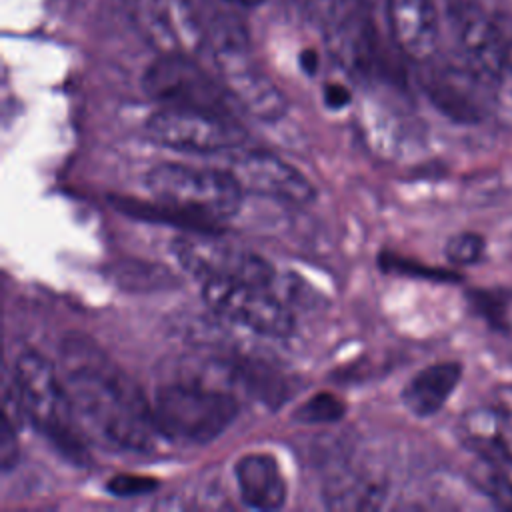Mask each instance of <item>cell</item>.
<instances>
[{
    "label": "cell",
    "instance_id": "4fadbf2b",
    "mask_svg": "<svg viewBox=\"0 0 512 512\" xmlns=\"http://www.w3.org/2000/svg\"><path fill=\"white\" fill-rule=\"evenodd\" d=\"M230 172L248 192L290 204H308L316 198L312 182L272 152L252 150L234 158Z\"/></svg>",
    "mask_w": 512,
    "mask_h": 512
},
{
    "label": "cell",
    "instance_id": "30bf717a",
    "mask_svg": "<svg viewBox=\"0 0 512 512\" xmlns=\"http://www.w3.org/2000/svg\"><path fill=\"white\" fill-rule=\"evenodd\" d=\"M140 38L158 54L192 56L206 44L204 22L192 0H124Z\"/></svg>",
    "mask_w": 512,
    "mask_h": 512
},
{
    "label": "cell",
    "instance_id": "7a4b0ae2",
    "mask_svg": "<svg viewBox=\"0 0 512 512\" xmlns=\"http://www.w3.org/2000/svg\"><path fill=\"white\" fill-rule=\"evenodd\" d=\"M12 382L22 410L34 428L48 438L62 456L78 466L84 464L88 460L86 434L58 368L38 352L26 350L14 360Z\"/></svg>",
    "mask_w": 512,
    "mask_h": 512
},
{
    "label": "cell",
    "instance_id": "ba28073f",
    "mask_svg": "<svg viewBox=\"0 0 512 512\" xmlns=\"http://www.w3.org/2000/svg\"><path fill=\"white\" fill-rule=\"evenodd\" d=\"M172 252L178 264L202 282L230 280L270 288L276 276L266 258L242 246L218 240L210 236V232H194L192 236L176 238Z\"/></svg>",
    "mask_w": 512,
    "mask_h": 512
},
{
    "label": "cell",
    "instance_id": "f1b7e54d",
    "mask_svg": "<svg viewBox=\"0 0 512 512\" xmlns=\"http://www.w3.org/2000/svg\"><path fill=\"white\" fill-rule=\"evenodd\" d=\"M228 2L238 4V6H258V4H262L264 0H228Z\"/></svg>",
    "mask_w": 512,
    "mask_h": 512
},
{
    "label": "cell",
    "instance_id": "603a6c76",
    "mask_svg": "<svg viewBox=\"0 0 512 512\" xmlns=\"http://www.w3.org/2000/svg\"><path fill=\"white\" fill-rule=\"evenodd\" d=\"M344 402L332 392H318L310 396L296 412L294 420L302 424H328L344 416Z\"/></svg>",
    "mask_w": 512,
    "mask_h": 512
},
{
    "label": "cell",
    "instance_id": "2e32d148",
    "mask_svg": "<svg viewBox=\"0 0 512 512\" xmlns=\"http://www.w3.org/2000/svg\"><path fill=\"white\" fill-rule=\"evenodd\" d=\"M456 430L478 458L512 460V418L492 402L464 412Z\"/></svg>",
    "mask_w": 512,
    "mask_h": 512
},
{
    "label": "cell",
    "instance_id": "52a82bcc",
    "mask_svg": "<svg viewBox=\"0 0 512 512\" xmlns=\"http://www.w3.org/2000/svg\"><path fill=\"white\" fill-rule=\"evenodd\" d=\"M202 298L218 316L244 326L260 336L284 338L294 330L290 306L272 294V288L248 282L206 280Z\"/></svg>",
    "mask_w": 512,
    "mask_h": 512
},
{
    "label": "cell",
    "instance_id": "44dd1931",
    "mask_svg": "<svg viewBox=\"0 0 512 512\" xmlns=\"http://www.w3.org/2000/svg\"><path fill=\"white\" fill-rule=\"evenodd\" d=\"M470 306L492 328L508 332L512 328V292L504 288H476L468 292Z\"/></svg>",
    "mask_w": 512,
    "mask_h": 512
},
{
    "label": "cell",
    "instance_id": "4dcf8cb0",
    "mask_svg": "<svg viewBox=\"0 0 512 512\" xmlns=\"http://www.w3.org/2000/svg\"><path fill=\"white\" fill-rule=\"evenodd\" d=\"M358 2H360L362 6H366V8H372V6H374L378 0H358Z\"/></svg>",
    "mask_w": 512,
    "mask_h": 512
},
{
    "label": "cell",
    "instance_id": "484cf974",
    "mask_svg": "<svg viewBox=\"0 0 512 512\" xmlns=\"http://www.w3.org/2000/svg\"><path fill=\"white\" fill-rule=\"evenodd\" d=\"M322 96H324V104L332 110H340V108L348 106L350 100H352L350 90L344 84H338V82H328L324 86Z\"/></svg>",
    "mask_w": 512,
    "mask_h": 512
},
{
    "label": "cell",
    "instance_id": "5b68a950",
    "mask_svg": "<svg viewBox=\"0 0 512 512\" xmlns=\"http://www.w3.org/2000/svg\"><path fill=\"white\" fill-rule=\"evenodd\" d=\"M218 80L234 104L260 120H276L286 112V98L274 80L254 60L244 26L232 18H216L204 28Z\"/></svg>",
    "mask_w": 512,
    "mask_h": 512
},
{
    "label": "cell",
    "instance_id": "d6986e66",
    "mask_svg": "<svg viewBox=\"0 0 512 512\" xmlns=\"http://www.w3.org/2000/svg\"><path fill=\"white\" fill-rule=\"evenodd\" d=\"M324 500L334 510H376L386 500V486L368 474L344 470L328 480Z\"/></svg>",
    "mask_w": 512,
    "mask_h": 512
},
{
    "label": "cell",
    "instance_id": "5bb4252c",
    "mask_svg": "<svg viewBox=\"0 0 512 512\" xmlns=\"http://www.w3.org/2000/svg\"><path fill=\"white\" fill-rule=\"evenodd\" d=\"M394 44L414 62H428L438 50V12L432 0H386Z\"/></svg>",
    "mask_w": 512,
    "mask_h": 512
},
{
    "label": "cell",
    "instance_id": "f546056e",
    "mask_svg": "<svg viewBox=\"0 0 512 512\" xmlns=\"http://www.w3.org/2000/svg\"><path fill=\"white\" fill-rule=\"evenodd\" d=\"M506 72H512V34L508 42V58H506Z\"/></svg>",
    "mask_w": 512,
    "mask_h": 512
},
{
    "label": "cell",
    "instance_id": "9c48e42d",
    "mask_svg": "<svg viewBox=\"0 0 512 512\" xmlns=\"http://www.w3.org/2000/svg\"><path fill=\"white\" fill-rule=\"evenodd\" d=\"M146 132L160 146L196 154L230 150L246 138L244 128L230 114L166 106L148 118Z\"/></svg>",
    "mask_w": 512,
    "mask_h": 512
},
{
    "label": "cell",
    "instance_id": "3957f363",
    "mask_svg": "<svg viewBox=\"0 0 512 512\" xmlns=\"http://www.w3.org/2000/svg\"><path fill=\"white\" fill-rule=\"evenodd\" d=\"M146 186L154 200L184 218L198 232H214L216 222L232 218L242 206L244 188L228 170L196 168L162 162L146 174Z\"/></svg>",
    "mask_w": 512,
    "mask_h": 512
},
{
    "label": "cell",
    "instance_id": "277c9868",
    "mask_svg": "<svg viewBox=\"0 0 512 512\" xmlns=\"http://www.w3.org/2000/svg\"><path fill=\"white\" fill-rule=\"evenodd\" d=\"M150 406L158 434L188 446L216 440L238 416V396L202 380L166 382L154 390Z\"/></svg>",
    "mask_w": 512,
    "mask_h": 512
},
{
    "label": "cell",
    "instance_id": "7402d4cb",
    "mask_svg": "<svg viewBox=\"0 0 512 512\" xmlns=\"http://www.w3.org/2000/svg\"><path fill=\"white\" fill-rule=\"evenodd\" d=\"M292 4L298 14L322 30V34L348 16L356 6H362L358 0H292Z\"/></svg>",
    "mask_w": 512,
    "mask_h": 512
},
{
    "label": "cell",
    "instance_id": "e0dca14e",
    "mask_svg": "<svg viewBox=\"0 0 512 512\" xmlns=\"http://www.w3.org/2000/svg\"><path fill=\"white\" fill-rule=\"evenodd\" d=\"M240 498L254 510H276L286 500V482L274 456L248 452L234 464Z\"/></svg>",
    "mask_w": 512,
    "mask_h": 512
},
{
    "label": "cell",
    "instance_id": "9a60e30c",
    "mask_svg": "<svg viewBox=\"0 0 512 512\" xmlns=\"http://www.w3.org/2000/svg\"><path fill=\"white\" fill-rule=\"evenodd\" d=\"M366 6H356L336 26L324 32L330 54L352 74L370 78L380 68L376 30L366 14Z\"/></svg>",
    "mask_w": 512,
    "mask_h": 512
},
{
    "label": "cell",
    "instance_id": "d4e9b609",
    "mask_svg": "<svg viewBox=\"0 0 512 512\" xmlns=\"http://www.w3.org/2000/svg\"><path fill=\"white\" fill-rule=\"evenodd\" d=\"M158 488V480L142 474H116L106 482V490L118 498H134L140 494L154 492Z\"/></svg>",
    "mask_w": 512,
    "mask_h": 512
},
{
    "label": "cell",
    "instance_id": "6da1fadb",
    "mask_svg": "<svg viewBox=\"0 0 512 512\" xmlns=\"http://www.w3.org/2000/svg\"><path fill=\"white\" fill-rule=\"evenodd\" d=\"M58 364L86 438L124 452L152 448L158 430L150 402L90 338L66 336Z\"/></svg>",
    "mask_w": 512,
    "mask_h": 512
},
{
    "label": "cell",
    "instance_id": "4316f807",
    "mask_svg": "<svg viewBox=\"0 0 512 512\" xmlns=\"http://www.w3.org/2000/svg\"><path fill=\"white\" fill-rule=\"evenodd\" d=\"M492 404L498 406L502 412H506L512 418V386H500L494 392Z\"/></svg>",
    "mask_w": 512,
    "mask_h": 512
},
{
    "label": "cell",
    "instance_id": "ac0fdd59",
    "mask_svg": "<svg viewBox=\"0 0 512 512\" xmlns=\"http://www.w3.org/2000/svg\"><path fill=\"white\" fill-rule=\"evenodd\" d=\"M462 376L458 362H438L414 374L402 390L404 406L418 418H428L440 412L446 400L456 390Z\"/></svg>",
    "mask_w": 512,
    "mask_h": 512
},
{
    "label": "cell",
    "instance_id": "8fae6325",
    "mask_svg": "<svg viewBox=\"0 0 512 512\" xmlns=\"http://www.w3.org/2000/svg\"><path fill=\"white\" fill-rule=\"evenodd\" d=\"M422 88L430 102L448 118L462 124L480 122L488 110V92L492 90L480 76L462 64L422 62Z\"/></svg>",
    "mask_w": 512,
    "mask_h": 512
},
{
    "label": "cell",
    "instance_id": "8992f818",
    "mask_svg": "<svg viewBox=\"0 0 512 512\" xmlns=\"http://www.w3.org/2000/svg\"><path fill=\"white\" fill-rule=\"evenodd\" d=\"M144 92L166 108H190L232 116V96L188 54L158 56L142 76Z\"/></svg>",
    "mask_w": 512,
    "mask_h": 512
},
{
    "label": "cell",
    "instance_id": "cb8c5ba5",
    "mask_svg": "<svg viewBox=\"0 0 512 512\" xmlns=\"http://www.w3.org/2000/svg\"><path fill=\"white\" fill-rule=\"evenodd\" d=\"M484 248H486V242L480 234L460 232V234H454L452 238H448V242L444 246V254L452 264L468 266L482 258Z\"/></svg>",
    "mask_w": 512,
    "mask_h": 512
},
{
    "label": "cell",
    "instance_id": "7c38bea8",
    "mask_svg": "<svg viewBox=\"0 0 512 512\" xmlns=\"http://www.w3.org/2000/svg\"><path fill=\"white\" fill-rule=\"evenodd\" d=\"M456 30L462 62L494 88L506 74L510 42L500 18L468 4L456 12Z\"/></svg>",
    "mask_w": 512,
    "mask_h": 512
},
{
    "label": "cell",
    "instance_id": "83f0119b",
    "mask_svg": "<svg viewBox=\"0 0 512 512\" xmlns=\"http://www.w3.org/2000/svg\"><path fill=\"white\" fill-rule=\"evenodd\" d=\"M300 66H302V70L306 72V74H314L316 70H318V54L314 52V50H304L302 54H300Z\"/></svg>",
    "mask_w": 512,
    "mask_h": 512
},
{
    "label": "cell",
    "instance_id": "ffe728a7",
    "mask_svg": "<svg viewBox=\"0 0 512 512\" xmlns=\"http://www.w3.org/2000/svg\"><path fill=\"white\" fill-rule=\"evenodd\" d=\"M472 480L500 508L512 510V460L480 458Z\"/></svg>",
    "mask_w": 512,
    "mask_h": 512
}]
</instances>
